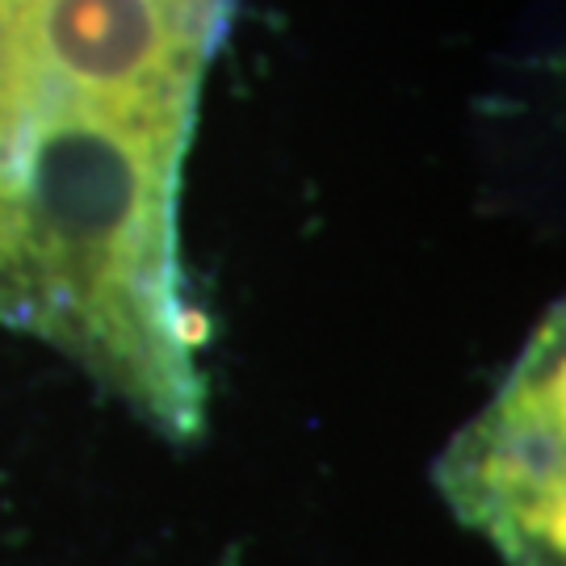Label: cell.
Here are the masks:
<instances>
[{"instance_id":"obj_2","label":"cell","mask_w":566,"mask_h":566,"mask_svg":"<svg viewBox=\"0 0 566 566\" xmlns=\"http://www.w3.org/2000/svg\"><path fill=\"white\" fill-rule=\"evenodd\" d=\"M563 303L533 327L491 403L446 446L432 483L507 566H563Z\"/></svg>"},{"instance_id":"obj_1","label":"cell","mask_w":566,"mask_h":566,"mask_svg":"<svg viewBox=\"0 0 566 566\" xmlns=\"http://www.w3.org/2000/svg\"><path fill=\"white\" fill-rule=\"evenodd\" d=\"M235 0H0V327L164 441L206 432L181 185Z\"/></svg>"}]
</instances>
